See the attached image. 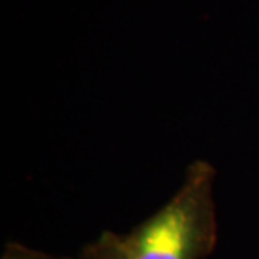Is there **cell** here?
I'll return each mask as SVG.
<instances>
[{
	"label": "cell",
	"mask_w": 259,
	"mask_h": 259,
	"mask_svg": "<svg viewBox=\"0 0 259 259\" xmlns=\"http://www.w3.org/2000/svg\"><path fill=\"white\" fill-rule=\"evenodd\" d=\"M0 259H67V257H56L53 254H48V252L32 249V247H27L25 244L12 241L7 242L4 254Z\"/></svg>",
	"instance_id": "cell-2"
},
{
	"label": "cell",
	"mask_w": 259,
	"mask_h": 259,
	"mask_svg": "<svg viewBox=\"0 0 259 259\" xmlns=\"http://www.w3.org/2000/svg\"><path fill=\"white\" fill-rule=\"evenodd\" d=\"M215 168L195 160L175 195L132 231H103L79 259H205L217 244Z\"/></svg>",
	"instance_id": "cell-1"
}]
</instances>
